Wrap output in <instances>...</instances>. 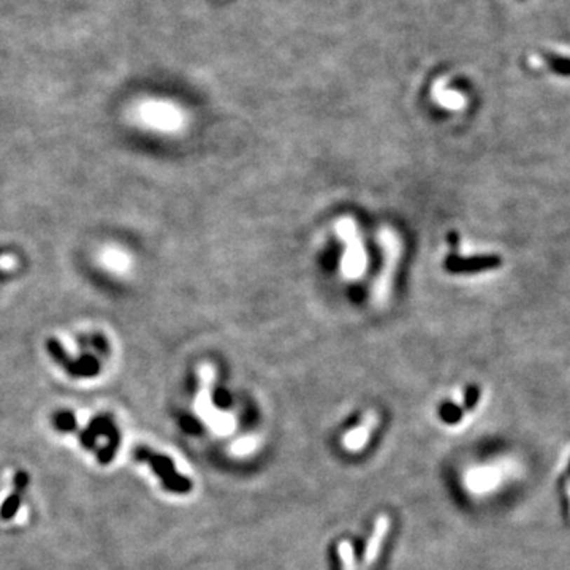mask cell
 <instances>
[{
	"label": "cell",
	"mask_w": 570,
	"mask_h": 570,
	"mask_svg": "<svg viewBox=\"0 0 570 570\" xmlns=\"http://www.w3.org/2000/svg\"><path fill=\"white\" fill-rule=\"evenodd\" d=\"M380 244H382L384 250V259H382V269L377 276L376 285H374V301L377 304H382L385 299H387L391 287V279H393L395 268L398 259H400L401 254V243L400 238L395 231H391L388 229H384L382 233L379 235Z\"/></svg>",
	"instance_id": "2"
},
{
	"label": "cell",
	"mask_w": 570,
	"mask_h": 570,
	"mask_svg": "<svg viewBox=\"0 0 570 570\" xmlns=\"http://www.w3.org/2000/svg\"><path fill=\"white\" fill-rule=\"evenodd\" d=\"M54 421H56V426L59 428V430H62V431H72L76 425L75 416H73L70 412H59Z\"/></svg>",
	"instance_id": "12"
},
{
	"label": "cell",
	"mask_w": 570,
	"mask_h": 570,
	"mask_svg": "<svg viewBox=\"0 0 570 570\" xmlns=\"http://www.w3.org/2000/svg\"><path fill=\"white\" fill-rule=\"evenodd\" d=\"M339 236L346 241V255L342 259V273L347 278H357L366 266V255L363 249V243L358 235L357 225L353 224L352 219H342L338 222Z\"/></svg>",
	"instance_id": "3"
},
{
	"label": "cell",
	"mask_w": 570,
	"mask_h": 570,
	"mask_svg": "<svg viewBox=\"0 0 570 570\" xmlns=\"http://www.w3.org/2000/svg\"><path fill=\"white\" fill-rule=\"evenodd\" d=\"M374 425H376V416L369 415V419H367V416H366V420H365L363 425L358 426L357 430H353L352 433H348L347 436H346V440H344L348 449L358 450L360 447H363L365 442L367 440V437H369V434H371V430H372Z\"/></svg>",
	"instance_id": "8"
},
{
	"label": "cell",
	"mask_w": 570,
	"mask_h": 570,
	"mask_svg": "<svg viewBox=\"0 0 570 570\" xmlns=\"http://www.w3.org/2000/svg\"><path fill=\"white\" fill-rule=\"evenodd\" d=\"M479 396H480L479 388H477V387H469L468 391H466V396H464L466 406H468L469 409L474 407L475 404H477V401H479Z\"/></svg>",
	"instance_id": "13"
},
{
	"label": "cell",
	"mask_w": 570,
	"mask_h": 570,
	"mask_svg": "<svg viewBox=\"0 0 570 570\" xmlns=\"http://www.w3.org/2000/svg\"><path fill=\"white\" fill-rule=\"evenodd\" d=\"M214 379V369L210 365H205L200 367V390L198 396L195 400V409H197L198 415L205 420V423L210 428H212L214 433L226 434L231 433L235 428V419L230 414L220 412V410L214 409L211 404V384Z\"/></svg>",
	"instance_id": "1"
},
{
	"label": "cell",
	"mask_w": 570,
	"mask_h": 570,
	"mask_svg": "<svg viewBox=\"0 0 570 570\" xmlns=\"http://www.w3.org/2000/svg\"><path fill=\"white\" fill-rule=\"evenodd\" d=\"M501 265L502 259L496 254L461 257L458 255V250H452L444 263L445 269L450 274H474L489 271V269H498Z\"/></svg>",
	"instance_id": "5"
},
{
	"label": "cell",
	"mask_w": 570,
	"mask_h": 570,
	"mask_svg": "<svg viewBox=\"0 0 570 570\" xmlns=\"http://www.w3.org/2000/svg\"><path fill=\"white\" fill-rule=\"evenodd\" d=\"M387 531H388V518L387 517H379L377 518V523H376V528H374L372 536L369 538V542L366 545V550H365V557H363V564L365 566H371V564L376 561V557L380 551V547H382V542L385 536H387Z\"/></svg>",
	"instance_id": "6"
},
{
	"label": "cell",
	"mask_w": 570,
	"mask_h": 570,
	"mask_svg": "<svg viewBox=\"0 0 570 570\" xmlns=\"http://www.w3.org/2000/svg\"><path fill=\"white\" fill-rule=\"evenodd\" d=\"M144 118L148 119L151 124L156 125H165L167 128H175L179 125V116L168 105H149L144 111Z\"/></svg>",
	"instance_id": "7"
},
{
	"label": "cell",
	"mask_w": 570,
	"mask_h": 570,
	"mask_svg": "<svg viewBox=\"0 0 570 570\" xmlns=\"http://www.w3.org/2000/svg\"><path fill=\"white\" fill-rule=\"evenodd\" d=\"M338 550H339L341 561H342V564H344V570H355V557H353V551H352L351 543L341 542Z\"/></svg>",
	"instance_id": "10"
},
{
	"label": "cell",
	"mask_w": 570,
	"mask_h": 570,
	"mask_svg": "<svg viewBox=\"0 0 570 570\" xmlns=\"http://www.w3.org/2000/svg\"><path fill=\"white\" fill-rule=\"evenodd\" d=\"M440 415H442V420L447 423H456L461 419V410L455 404H444L442 409H440Z\"/></svg>",
	"instance_id": "11"
},
{
	"label": "cell",
	"mask_w": 570,
	"mask_h": 570,
	"mask_svg": "<svg viewBox=\"0 0 570 570\" xmlns=\"http://www.w3.org/2000/svg\"><path fill=\"white\" fill-rule=\"evenodd\" d=\"M543 59L550 69L555 73H557V75L570 76V59L569 57L557 56V54H553V53H545Z\"/></svg>",
	"instance_id": "9"
},
{
	"label": "cell",
	"mask_w": 570,
	"mask_h": 570,
	"mask_svg": "<svg viewBox=\"0 0 570 570\" xmlns=\"http://www.w3.org/2000/svg\"><path fill=\"white\" fill-rule=\"evenodd\" d=\"M135 455H137V458L141 459V461H146L152 469H154L156 474L161 477L163 485L167 487L170 491L186 493L189 491L190 487H192L187 479H184V477L177 474L175 470L173 463H171L167 456L158 455L156 452H151L149 449H146V447H140V449L135 452Z\"/></svg>",
	"instance_id": "4"
}]
</instances>
